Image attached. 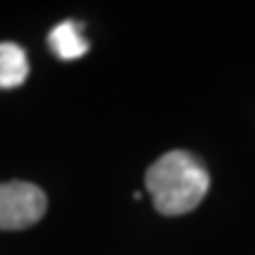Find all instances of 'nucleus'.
I'll list each match as a JSON object with an SVG mask.
<instances>
[{"instance_id":"f257e3e1","label":"nucleus","mask_w":255,"mask_h":255,"mask_svg":"<svg viewBox=\"0 0 255 255\" xmlns=\"http://www.w3.org/2000/svg\"><path fill=\"white\" fill-rule=\"evenodd\" d=\"M153 206L162 215H185L204 200L211 185L209 170L189 151L174 149L157 157L145 174Z\"/></svg>"},{"instance_id":"f03ea898","label":"nucleus","mask_w":255,"mask_h":255,"mask_svg":"<svg viewBox=\"0 0 255 255\" xmlns=\"http://www.w3.org/2000/svg\"><path fill=\"white\" fill-rule=\"evenodd\" d=\"M47 211L45 191L28 181L0 183V230H26Z\"/></svg>"},{"instance_id":"7ed1b4c3","label":"nucleus","mask_w":255,"mask_h":255,"mask_svg":"<svg viewBox=\"0 0 255 255\" xmlns=\"http://www.w3.org/2000/svg\"><path fill=\"white\" fill-rule=\"evenodd\" d=\"M83 26L73 19H66L58 23L47 36V45L49 49L58 55L60 60H77L81 55L87 53L90 43L85 41V36L81 34Z\"/></svg>"},{"instance_id":"20e7f679","label":"nucleus","mask_w":255,"mask_h":255,"mask_svg":"<svg viewBox=\"0 0 255 255\" xmlns=\"http://www.w3.org/2000/svg\"><path fill=\"white\" fill-rule=\"evenodd\" d=\"M30 73L28 55L21 45L13 41L0 43V90L19 87Z\"/></svg>"}]
</instances>
